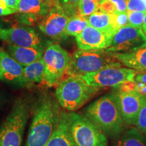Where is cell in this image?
I'll return each mask as SVG.
<instances>
[{"instance_id":"cell-1","label":"cell","mask_w":146,"mask_h":146,"mask_svg":"<svg viewBox=\"0 0 146 146\" xmlns=\"http://www.w3.org/2000/svg\"><path fill=\"white\" fill-rule=\"evenodd\" d=\"M61 112L56 99L48 95L41 96L35 107L25 146H45L57 127Z\"/></svg>"},{"instance_id":"cell-2","label":"cell","mask_w":146,"mask_h":146,"mask_svg":"<svg viewBox=\"0 0 146 146\" xmlns=\"http://www.w3.org/2000/svg\"><path fill=\"white\" fill-rule=\"evenodd\" d=\"M83 113L106 135L116 137L125 129V123L112 94H106L92 102Z\"/></svg>"},{"instance_id":"cell-3","label":"cell","mask_w":146,"mask_h":146,"mask_svg":"<svg viewBox=\"0 0 146 146\" xmlns=\"http://www.w3.org/2000/svg\"><path fill=\"white\" fill-rule=\"evenodd\" d=\"M99 89L89 85L80 76H68L57 85L55 97L60 106L73 112L87 103Z\"/></svg>"},{"instance_id":"cell-4","label":"cell","mask_w":146,"mask_h":146,"mask_svg":"<svg viewBox=\"0 0 146 146\" xmlns=\"http://www.w3.org/2000/svg\"><path fill=\"white\" fill-rule=\"evenodd\" d=\"M120 62L114 58L113 53L105 50H79L70 57L66 74L68 76H81Z\"/></svg>"},{"instance_id":"cell-5","label":"cell","mask_w":146,"mask_h":146,"mask_svg":"<svg viewBox=\"0 0 146 146\" xmlns=\"http://www.w3.org/2000/svg\"><path fill=\"white\" fill-rule=\"evenodd\" d=\"M29 113L30 105L26 100L15 102L0 127V146H21Z\"/></svg>"},{"instance_id":"cell-6","label":"cell","mask_w":146,"mask_h":146,"mask_svg":"<svg viewBox=\"0 0 146 146\" xmlns=\"http://www.w3.org/2000/svg\"><path fill=\"white\" fill-rule=\"evenodd\" d=\"M68 123L75 146H107L106 135L83 115L68 113Z\"/></svg>"},{"instance_id":"cell-7","label":"cell","mask_w":146,"mask_h":146,"mask_svg":"<svg viewBox=\"0 0 146 146\" xmlns=\"http://www.w3.org/2000/svg\"><path fill=\"white\" fill-rule=\"evenodd\" d=\"M71 56L59 44L52 43L43 52L45 75L43 83L47 87L57 86L66 74Z\"/></svg>"},{"instance_id":"cell-8","label":"cell","mask_w":146,"mask_h":146,"mask_svg":"<svg viewBox=\"0 0 146 146\" xmlns=\"http://www.w3.org/2000/svg\"><path fill=\"white\" fill-rule=\"evenodd\" d=\"M137 72V70L135 69L123 67L120 63L80 77L89 85L97 88L118 87L125 83L134 82Z\"/></svg>"},{"instance_id":"cell-9","label":"cell","mask_w":146,"mask_h":146,"mask_svg":"<svg viewBox=\"0 0 146 146\" xmlns=\"http://www.w3.org/2000/svg\"><path fill=\"white\" fill-rule=\"evenodd\" d=\"M122 86L125 88H120L112 95L124 123L135 125L145 95L136 90L134 82L125 83Z\"/></svg>"},{"instance_id":"cell-10","label":"cell","mask_w":146,"mask_h":146,"mask_svg":"<svg viewBox=\"0 0 146 146\" xmlns=\"http://www.w3.org/2000/svg\"><path fill=\"white\" fill-rule=\"evenodd\" d=\"M145 46L146 35L142 29L128 25L118 29L112 36L110 45L105 50L112 53H125Z\"/></svg>"},{"instance_id":"cell-11","label":"cell","mask_w":146,"mask_h":146,"mask_svg":"<svg viewBox=\"0 0 146 146\" xmlns=\"http://www.w3.org/2000/svg\"><path fill=\"white\" fill-rule=\"evenodd\" d=\"M69 18L55 0L48 13L39 24V28L43 33L52 39H61L66 36L65 29Z\"/></svg>"},{"instance_id":"cell-12","label":"cell","mask_w":146,"mask_h":146,"mask_svg":"<svg viewBox=\"0 0 146 146\" xmlns=\"http://www.w3.org/2000/svg\"><path fill=\"white\" fill-rule=\"evenodd\" d=\"M0 39L8 44L20 47H40L41 39L34 29L29 27H14L0 29Z\"/></svg>"},{"instance_id":"cell-13","label":"cell","mask_w":146,"mask_h":146,"mask_svg":"<svg viewBox=\"0 0 146 146\" xmlns=\"http://www.w3.org/2000/svg\"><path fill=\"white\" fill-rule=\"evenodd\" d=\"M112 36L88 25L76 36V41L79 50H106L110 45Z\"/></svg>"},{"instance_id":"cell-14","label":"cell","mask_w":146,"mask_h":146,"mask_svg":"<svg viewBox=\"0 0 146 146\" xmlns=\"http://www.w3.org/2000/svg\"><path fill=\"white\" fill-rule=\"evenodd\" d=\"M23 72V66L8 52L0 49V81L18 83Z\"/></svg>"},{"instance_id":"cell-15","label":"cell","mask_w":146,"mask_h":146,"mask_svg":"<svg viewBox=\"0 0 146 146\" xmlns=\"http://www.w3.org/2000/svg\"><path fill=\"white\" fill-rule=\"evenodd\" d=\"M87 21L89 26L112 36H114L120 29L116 19V14H107L98 11L87 17Z\"/></svg>"},{"instance_id":"cell-16","label":"cell","mask_w":146,"mask_h":146,"mask_svg":"<svg viewBox=\"0 0 146 146\" xmlns=\"http://www.w3.org/2000/svg\"><path fill=\"white\" fill-rule=\"evenodd\" d=\"M45 146H75L69 131L68 113L61 112L57 127Z\"/></svg>"},{"instance_id":"cell-17","label":"cell","mask_w":146,"mask_h":146,"mask_svg":"<svg viewBox=\"0 0 146 146\" xmlns=\"http://www.w3.org/2000/svg\"><path fill=\"white\" fill-rule=\"evenodd\" d=\"M9 54L23 67L43 57L41 47H20L9 44L7 47Z\"/></svg>"},{"instance_id":"cell-18","label":"cell","mask_w":146,"mask_h":146,"mask_svg":"<svg viewBox=\"0 0 146 146\" xmlns=\"http://www.w3.org/2000/svg\"><path fill=\"white\" fill-rule=\"evenodd\" d=\"M122 64L137 71L146 70V46L130 52L113 53Z\"/></svg>"},{"instance_id":"cell-19","label":"cell","mask_w":146,"mask_h":146,"mask_svg":"<svg viewBox=\"0 0 146 146\" xmlns=\"http://www.w3.org/2000/svg\"><path fill=\"white\" fill-rule=\"evenodd\" d=\"M45 75V63L43 57L30 64L23 67V72L18 84L22 86L33 83H43Z\"/></svg>"},{"instance_id":"cell-20","label":"cell","mask_w":146,"mask_h":146,"mask_svg":"<svg viewBox=\"0 0 146 146\" xmlns=\"http://www.w3.org/2000/svg\"><path fill=\"white\" fill-rule=\"evenodd\" d=\"M55 0H20L18 12L32 15H46Z\"/></svg>"},{"instance_id":"cell-21","label":"cell","mask_w":146,"mask_h":146,"mask_svg":"<svg viewBox=\"0 0 146 146\" xmlns=\"http://www.w3.org/2000/svg\"><path fill=\"white\" fill-rule=\"evenodd\" d=\"M114 146H146V136L137 127H131L120 136Z\"/></svg>"},{"instance_id":"cell-22","label":"cell","mask_w":146,"mask_h":146,"mask_svg":"<svg viewBox=\"0 0 146 146\" xmlns=\"http://www.w3.org/2000/svg\"><path fill=\"white\" fill-rule=\"evenodd\" d=\"M89 25L87 18L76 14L69 18L65 29L66 36H76Z\"/></svg>"},{"instance_id":"cell-23","label":"cell","mask_w":146,"mask_h":146,"mask_svg":"<svg viewBox=\"0 0 146 146\" xmlns=\"http://www.w3.org/2000/svg\"><path fill=\"white\" fill-rule=\"evenodd\" d=\"M100 0H80L78 5V14L89 17L94 12L99 11Z\"/></svg>"},{"instance_id":"cell-24","label":"cell","mask_w":146,"mask_h":146,"mask_svg":"<svg viewBox=\"0 0 146 146\" xmlns=\"http://www.w3.org/2000/svg\"><path fill=\"white\" fill-rule=\"evenodd\" d=\"M80 0H56L69 17L78 14V5Z\"/></svg>"},{"instance_id":"cell-25","label":"cell","mask_w":146,"mask_h":146,"mask_svg":"<svg viewBox=\"0 0 146 146\" xmlns=\"http://www.w3.org/2000/svg\"><path fill=\"white\" fill-rule=\"evenodd\" d=\"M128 23L129 25L136 27V28L142 29L144 16L145 12H137V11H131L127 12Z\"/></svg>"},{"instance_id":"cell-26","label":"cell","mask_w":146,"mask_h":146,"mask_svg":"<svg viewBox=\"0 0 146 146\" xmlns=\"http://www.w3.org/2000/svg\"><path fill=\"white\" fill-rule=\"evenodd\" d=\"M135 126L146 136V95L143 96V104L139 112Z\"/></svg>"},{"instance_id":"cell-27","label":"cell","mask_w":146,"mask_h":146,"mask_svg":"<svg viewBox=\"0 0 146 146\" xmlns=\"http://www.w3.org/2000/svg\"><path fill=\"white\" fill-rule=\"evenodd\" d=\"M116 8V14L127 12L126 0H110Z\"/></svg>"},{"instance_id":"cell-28","label":"cell","mask_w":146,"mask_h":146,"mask_svg":"<svg viewBox=\"0 0 146 146\" xmlns=\"http://www.w3.org/2000/svg\"><path fill=\"white\" fill-rule=\"evenodd\" d=\"M16 12V10L9 8L4 0H0V16L10 15Z\"/></svg>"},{"instance_id":"cell-29","label":"cell","mask_w":146,"mask_h":146,"mask_svg":"<svg viewBox=\"0 0 146 146\" xmlns=\"http://www.w3.org/2000/svg\"><path fill=\"white\" fill-rule=\"evenodd\" d=\"M134 82L146 85V70L137 71L134 78Z\"/></svg>"},{"instance_id":"cell-30","label":"cell","mask_w":146,"mask_h":146,"mask_svg":"<svg viewBox=\"0 0 146 146\" xmlns=\"http://www.w3.org/2000/svg\"><path fill=\"white\" fill-rule=\"evenodd\" d=\"M116 19H117L118 25H119L120 28L122 27L129 25V23H128V16L127 12L116 14Z\"/></svg>"},{"instance_id":"cell-31","label":"cell","mask_w":146,"mask_h":146,"mask_svg":"<svg viewBox=\"0 0 146 146\" xmlns=\"http://www.w3.org/2000/svg\"><path fill=\"white\" fill-rule=\"evenodd\" d=\"M5 3H7L9 8L13 9L18 12V4H19L20 0H4Z\"/></svg>"},{"instance_id":"cell-32","label":"cell","mask_w":146,"mask_h":146,"mask_svg":"<svg viewBox=\"0 0 146 146\" xmlns=\"http://www.w3.org/2000/svg\"><path fill=\"white\" fill-rule=\"evenodd\" d=\"M1 29V27H0V29Z\"/></svg>"}]
</instances>
